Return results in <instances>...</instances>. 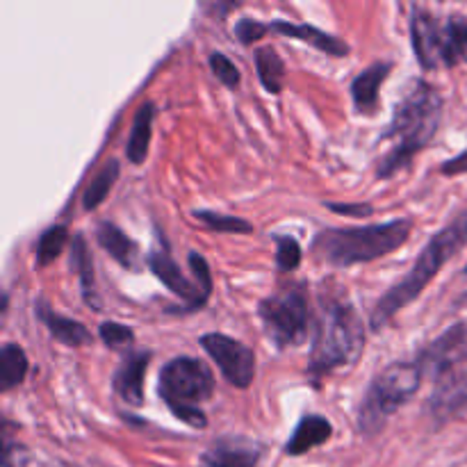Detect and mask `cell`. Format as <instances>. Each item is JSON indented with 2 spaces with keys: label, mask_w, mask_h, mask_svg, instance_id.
Here are the masks:
<instances>
[{
  "label": "cell",
  "mask_w": 467,
  "mask_h": 467,
  "mask_svg": "<svg viewBox=\"0 0 467 467\" xmlns=\"http://www.w3.org/2000/svg\"><path fill=\"white\" fill-rule=\"evenodd\" d=\"M442 121V96L431 82L413 80L395 105L392 121L383 132L388 150L379 160L377 178L388 181L409 167L420 150L427 149L438 135Z\"/></svg>",
  "instance_id": "cell-1"
},
{
  "label": "cell",
  "mask_w": 467,
  "mask_h": 467,
  "mask_svg": "<svg viewBox=\"0 0 467 467\" xmlns=\"http://www.w3.org/2000/svg\"><path fill=\"white\" fill-rule=\"evenodd\" d=\"M365 342V322L349 296L324 292L308 358V374L313 381L319 383L331 374L354 368L363 356Z\"/></svg>",
  "instance_id": "cell-2"
},
{
  "label": "cell",
  "mask_w": 467,
  "mask_h": 467,
  "mask_svg": "<svg viewBox=\"0 0 467 467\" xmlns=\"http://www.w3.org/2000/svg\"><path fill=\"white\" fill-rule=\"evenodd\" d=\"M467 244V210L461 213L459 217L451 219L447 226H442L431 240L424 244L420 251L418 260L410 267V272L401 278L400 283L390 287L381 299L374 306L372 315H369V328L372 331H381L386 328L406 306L413 304L415 299L422 296L429 283L438 276L442 267L459 254Z\"/></svg>",
  "instance_id": "cell-3"
},
{
  "label": "cell",
  "mask_w": 467,
  "mask_h": 467,
  "mask_svg": "<svg viewBox=\"0 0 467 467\" xmlns=\"http://www.w3.org/2000/svg\"><path fill=\"white\" fill-rule=\"evenodd\" d=\"M410 233H413V222L406 217L392 219L388 223L327 228L315 237L313 254L331 267H354V265L374 263L401 249L409 242Z\"/></svg>",
  "instance_id": "cell-4"
},
{
  "label": "cell",
  "mask_w": 467,
  "mask_h": 467,
  "mask_svg": "<svg viewBox=\"0 0 467 467\" xmlns=\"http://www.w3.org/2000/svg\"><path fill=\"white\" fill-rule=\"evenodd\" d=\"M158 392L169 410L187 427H208L201 404L213 400L214 374L203 360L194 358V356H178V358L169 360L160 369Z\"/></svg>",
  "instance_id": "cell-5"
},
{
  "label": "cell",
  "mask_w": 467,
  "mask_h": 467,
  "mask_svg": "<svg viewBox=\"0 0 467 467\" xmlns=\"http://www.w3.org/2000/svg\"><path fill=\"white\" fill-rule=\"evenodd\" d=\"M424 374L413 360H397L383 368L369 383L358 406V429L363 436L374 438L386 429L388 420L418 395Z\"/></svg>",
  "instance_id": "cell-6"
},
{
  "label": "cell",
  "mask_w": 467,
  "mask_h": 467,
  "mask_svg": "<svg viewBox=\"0 0 467 467\" xmlns=\"http://www.w3.org/2000/svg\"><path fill=\"white\" fill-rule=\"evenodd\" d=\"M410 44L424 71L467 64V16H441L415 7L410 16Z\"/></svg>",
  "instance_id": "cell-7"
},
{
  "label": "cell",
  "mask_w": 467,
  "mask_h": 467,
  "mask_svg": "<svg viewBox=\"0 0 467 467\" xmlns=\"http://www.w3.org/2000/svg\"><path fill=\"white\" fill-rule=\"evenodd\" d=\"M258 317L274 347L290 349L308 340L310 304L304 285H285L258 304Z\"/></svg>",
  "instance_id": "cell-8"
},
{
  "label": "cell",
  "mask_w": 467,
  "mask_h": 467,
  "mask_svg": "<svg viewBox=\"0 0 467 467\" xmlns=\"http://www.w3.org/2000/svg\"><path fill=\"white\" fill-rule=\"evenodd\" d=\"M199 345L214 360L222 377L231 386L246 390L255 379V354L244 342L235 340L223 333H205L199 337Z\"/></svg>",
  "instance_id": "cell-9"
},
{
  "label": "cell",
  "mask_w": 467,
  "mask_h": 467,
  "mask_svg": "<svg viewBox=\"0 0 467 467\" xmlns=\"http://www.w3.org/2000/svg\"><path fill=\"white\" fill-rule=\"evenodd\" d=\"M415 363L422 369L424 379H442L467 363V319L451 324L436 340L418 351Z\"/></svg>",
  "instance_id": "cell-10"
},
{
  "label": "cell",
  "mask_w": 467,
  "mask_h": 467,
  "mask_svg": "<svg viewBox=\"0 0 467 467\" xmlns=\"http://www.w3.org/2000/svg\"><path fill=\"white\" fill-rule=\"evenodd\" d=\"M146 265H149L150 272L155 274V278H158L167 290H171L178 299H182L185 313H196V310H201L208 304V296L201 292V287L196 285V283H192L190 278L182 274L181 265L173 260L167 242H160L158 249L150 251L149 258H146Z\"/></svg>",
  "instance_id": "cell-11"
},
{
  "label": "cell",
  "mask_w": 467,
  "mask_h": 467,
  "mask_svg": "<svg viewBox=\"0 0 467 467\" xmlns=\"http://www.w3.org/2000/svg\"><path fill=\"white\" fill-rule=\"evenodd\" d=\"M427 413L436 424H447L467 415V368L438 379L427 401Z\"/></svg>",
  "instance_id": "cell-12"
},
{
  "label": "cell",
  "mask_w": 467,
  "mask_h": 467,
  "mask_svg": "<svg viewBox=\"0 0 467 467\" xmlns=\"http://www.w3.org/2000/svg\"><path fill=\"white\" fill-rule=\"evenodd\" d=\"M263 447L249 438H219L208 450L201 451L199 467H258Z\"/></svg>",
  "instance_id": "cell-13"
},
{
  "label": "cell",
  "mask_w": 467,
  "mask_h": 467,
  "mask_svg": "<svg viewBox=\"0 0 467 467\" xmlns=\"http://www.w3.org/2000/svg\"><path fill=\"white\" fill-rule=\"evenodd\" d=\"M150 363V351H128L112 377V388L123 404L140 409L144 404V377Z\"/></svg>",
  "instance_id": "cell-14"
},
{
  "label": "cell",
  "mask_w": 467,
  "mask_h": 467,
  "mask_svg": "<svg viewBox=\"0 0 467 467\" xmlns=\"http://www.w3.org/2000/svg\"><path fill=\"white\" fill-rule=\"evenodd\" d=\"M274 32L283 36H290V39L304 41V44L313 46L319 53L328 55V57H347L349 55V44L340 39L336 35H328V32L319 30V27L308 26V23H292V21H274L269 23Z\"/></svg>",
  "instance_id": "cell-15"
},
{
  "label": "cell",
  "mask_w": 467,
  "mask_h": 467,
  "mask_svg": "<svg viewBox=\"0 0 467 467\" xmlns=\"http://www.w3.org/2000/svg\"><path fill=\"white\" fill-rule=\"evenodd\" d=\"M35 315H36V319H39V322L48 328V333L59 342V345L73 347V349H76V347L91 345V340H94V337H91V333L87 331L85 324L78 322V319L59 315L57 310L50 308V304L46 299L36 301Z\"/></svg>",
  "instance_id": "cell-16"
},
{
  "label": "cell",
  "mask_w": 467,
  "mask_h": 467,
  "mask_svg": "<svg viewBox=\"0 0 467 467\" xmlns=\"http://www.w3.org/2000/svg\"><path fill=\"white\" fill-rule=\"evenodd\" d=\"M96 240H99L100 249H103L109 258L117 260L123 269L140 272L141 269L140 244H137L130 235H126L117 223L100 222L99 226H96Z\"/></svg>",
  "instance_id": "cell-17"
},
{
  "label": "cell",
  "mask_w": 467,
  "mask_h": 467,
  "mask_svg": "<svg viewBox=\"0 0 467 467\" xmlns=\"http://www.w3.org/2000/svg\"><path fill=\"white\" fill-rule=\"evenodd\" d=\"M390 62H377L360 71L351 82V99L358 114H374L379 109V91L386 78L390 76Z\"/></svg>",
  "instance_id": "cell-18"
},
{
  "label": "cell",
  "mask_w": 467,
  "mask_h": 467,
  "mask_svg": "<svg viewBox=\"0 0 467 467\" xmlns=\"http://www.w3.org/2000/svg\"><path fill=\"white\" fill-rule=\"evenodd\" d=\"M333 424L324 415H306L292 431L290 441L285 445L287 456H304L315 447H322L331 441Z\"/></svg>",
  "instance_id": "cell-19"
},
{
  "label": "cell",
  "mask_w": 467,
  "mask_h": 467,
  "mask_svg": "<svg viewBox=\"0 0 467 467\" xmlns=\"http://www.w3.org/2000/svg\"><path fill=\"white\" fill-rule=\"evenodd\" d=\"M153 119H155V105L144 103L135 112V119H132L130 137H128L126 144V158L128 162L140 167V164L146 162L150 149V140H153Z\"/></svg>",
  "instance_id": "cell-20"
},
{
  "label": "cell",
  "mask_w": 467,
  "mask_h": 467,
  "mask_svg": "<svg viewBox=\"0 0 467 467\" xmlns=\"http://www.w3.org/2000/svg\"><path fill=\"white\" fill-rule=\"evenodd\" d=\"M71 269L78 274V281H80L82 299L89 306L91 310H100V296L96 292V276H94V260H91L89 249H87V242L82 235L73 237L71 244Z\"/></svg>",
  "instance_id": "cell-21"
},
{
  "label": "cell",
  "mask_w": 467,
  "mask_h": 467,
  "mask_svg": "<svg viewBox=\"0 0 467 467\" xmlns=\"http://www.w3.org/2000/svg\"><path fill=\"white\" fill-rule=\"evenodd\" d=\"M254 62L260 78V85H263L269 94H281L283 82H285V64H283L281 55H278L272 46H260V48H255Z\"/></svg>",
  "instance_id": "cell-22"
},
{
  "label": "cell",
  "mask_w": 467,
  "mask_h": 467,
  "mask_svg": "<svg viewBox=\"0 0 467 467\" xmlns=\"http://www.w3.org/2000/svg\"><path fill=\"white\" fill-rule=\"evenodd\" d=\"M27 369H30V363H27L23 347L7 342L0 349V388H3V392H9L21 386L27 377Z\"/></svg>",
  "instance_id": "cell-23"
},
{
  "label": "cell",
  "mask_w": 467,
  "mask_h": 467,
  "mask_svg": "<svg viewBox=\"0 0 467 467\" xmlns=\"http://www.w3.org/2000/svg\"><path fill=\"white\" fill-rule=\"evenodd\" d=\"M119 171H121V167H119L117 160H108V162L100 167V171L91 178L89 185H87L85 194H82V208L85 210L99 208V205L108 199L109 192H112L114 182H117L119 178Z\"/></svg>",
  "instance_id": "cell-24"
},
{
  "label": "cell",
  "mask_w": 467,
  "mask_h": 467,
  "mask_svg": "<svg viewBox=\"0 0 467 467\" xmlns=\"http://www.w3.org/2000/svg\"><path fill=\"white\" fill-rule=\"evenodd\" d=\"M68 242V228L57 223V226H50L48 231L41 233L39 244H36V254H35V263L36 267H48L50 263L62 255V251L67 249Z\"/></svg>",
  "instance_id": "cell-25"
},
{
  "label": "cell",
  "mask_w": 467,
  "mask_h": 467,
  "mask_svg": "<svg viewBox=\"0 0 467 467\" xmlns=\"http://www.w3.org/2000/svg\"><path fill=\"white\" fill-rule=\"evenodd\" d=\"M194 217L199 219L203 226L213 228V231L217 233H235V235H249V233H254V226H251V222H246V219L214 213V210H194Z\"/></svg>",
  "instance_id": "cell-26"
},
{
  "label": "cell",
  "mask_w": 467,
  "mask_h": 467,
  "mask_svg": "<svg viewBox=\"0 0 467 467\" xmlns=\"http://www.w3.org/2000/svg\"><path fill=\"white\" fill-rule=\"evenodd\" d=\"M276 242V269L278 272H296L304 258V251L296 237L292 235H274Z\"/></svg>",
  "instance_id": "cell-27"
},
{
  "label": "cell",
  "mask_w": 467,
  "mask_h": 467,
  "mask_svg": "<svg viewBox=\"0 0 467 467\" xmlns=\"http://www.w3.org/2000/svg\"><path fill=\"white\" fill-rule=\"evenodd\" d=\"M99 337L109 349H130L135 345V331L126 324L103 322L99 327Z\"/></svg>",
  "instance_id": "cell-28"
},
{
  "label": "cell",
  "mask_w": 467,
  "mask_h": 467,
  "mask_svg": "<svg viewBox=\"0 0 467 467\" xmlns=\"http://www.w3.org/2000/svg\"><path fill=\"white\" fill-rule=\"evenodd\" d=\"M210 68H213L214 78H217L223 87H228V89H237V85H240L242 80L240 68L235 67V62H233L228 55L214 50V53L210 55Z\"/></svg>",
  "instance_id": "cell-29"
},
{
  "label": "cell",
  "mask_w": 467,
  "mask_h": 467,
  "mask_svg": "<svg viewBox=\"0 0 467 467\" xmlns=\"http://www.w3.org/2000/svg\"><path fill=\"white\" fill-rule=\"evenodd\" d=\"M187 263H190L192 274H194L196 285H199L201 292H203V295L210 299V295H213V274H210L208 260H205L199 251H192L190 258H187Z\"/></svg>",
  "instance_id": "cell-30"
},
{
  "label": "cell",
  "mask_w": 467,
  "mask_h": 467,
  "mask_svg": "<svg viewBox=\"0 0 467 467\" xmlns=\"http://www.w3.org/2000/svg\"><path fill=\"white\" fill-rule=\"evenodd\" d=\"M267 30H272L267 23H260V21H255V18H249V16L240 18L235 26L237 39H240L244 46H251V44H255L258 39H263V36L267 35Z\"/></svg>",
  "instance_id": "cell-31"
},
{
  "label": "cell",
  "mask_w": 467,
  "mask_h": 467,
  "mask_svg": "<svg viewBox=\"0 0 467 467\" xmlns=\"http://www.w3.org/2000/svg\"><path fill=\"white\" fill-rule=\"evenodd\" d=\"M327 208L333 210L336 214H347V217L354 219H365L374 214V208L365 201H360V203H327Z\"/></svg>",
  "instance_id": "cell-32"
},
{
  "label": "cell",
  "mask_w": 467,
  "mask_h": 467,
  "mask_svg": "<svg viewBox=\"0 0 467 467\" xmlns=\"http://www.w3.org/2000/svg\"><path fill=\"white\" fill-rule=\"evenodd\" d=\"M3 467H26L27 456L26 450H23L18 442H12L7 436H5V447H3Z\"/></svg>",
  "instance_id": "cell-33"
},
{
  "label": "cell",
  "mask_w": 467,
  "mask_h": 467,
  "mask_svg": "<svg viewBox=\"0 0 467 467\" xmlns=\"http://www.w3.org/2000/svg\"><path fill=\"white\" fill-rule=\"evenodd\" d=\"M441 171L445 173V176H459V173H465L467 171V150H463L461 155H456V158L447 160V162L441 167Z\"/></svg>",
  "instance_id": "cell-34"
},
{
  "label": "cell",
  "mask_w": 467,
  "mask_h": 467,
  "mask_svg": "<svg viewBox=\"0 0 467 467\" xmlns=\"http://www.w3.org/2000/svg\"><path fill=\"white\" fill-rule=\"evenodd\" d=\"M463 274H465V276H467V265H465V267H463Z\"/></svg>",
  "instance_id": "cell-35"
}]
</instances>
